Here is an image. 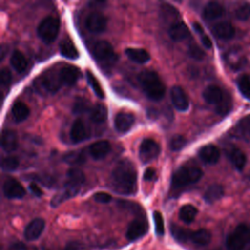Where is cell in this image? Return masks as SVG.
Here are the masks:
<instances>
[{"label":"cell","mask_w":250,"mask_h":250,"mask_svg":"<svg viewBox=\"0 0 250 250\" xmlns=\"http://www.w3.org/2000/svg\"><path fill=\"white\" fill-rule=\"evenodd\" d=\"M7 250H29V249H28V247L23 242L16 241V242L11 243L8 246Z\"/></svg>","instance_id":"f5cc1de1"},{"label":"cell","mask_w":250,"mask_h":250,"mask_svg":"<svg viewBox=\"0 0 250 250\" xmlns=\"http://www.w3.org/2000/svg\"><path fill=\"white\" fill-rule=\"evenodd\" d=\"M235 17L240 21H246L250 18V4L243 3L235 11Z\"/></svg>","instance_id":"7dc6e473"},{"label":"cell","mask_w":250,"mask_h":250,"mask_svg":"<svg viewBox=\"0 0 250 250\" xmlns=\"http://www.w3.org/2000/svg\"><path fill=\"white\" fill-rule=\"evenodd\" d=\"M3 192L7 198H22L25 195V189L16 179H7L3 185Z\"/></svg>","instance_id":"8fae6325"},{"label":"cell","mask_w":250,"mask_h":250,"mask_svg":"<svg viewBox=\"0 0 250 250\" xmlns=\"http://www.w3.org/2000/svg\"><path fill=\"white\" fill-rule=\"evenodd\" d=\"M86 79H87V82L88 84L90 85L91 89L93 90V92L96 94V96L100 99H104V89L103 87L101 86L100 82L98 81L97 77L90 71V70H87L86 71Z\"/></svg>","instance_id":"8d00e7d4"},{"label":"cell","mask_w":250,"mask_h":250,"mask_svg":"<svg viewBox=\"0 0 250 250\" xmlns=\"http://www.w3.org/2000/svg\"><path fill=\"white\" fill-rule=\"evenodd\" d=\"M107 20L104 15L100 12L90 13L85 19V26L89 32L94 34H100L106 28Z\"/></svg>","instance_id":"30bf717a"},{"label":"cell","mask_w":250,"mask_h":250,"mask_svg":"<svg viewBox=\"0 0 250 250\" xmlns=\"http://www.w3.org/2000/svg\"><path fill=\"white\" fill-rule=\"evenodd\" d=\"M198 155L203 162L207 164H215L220 159V150L214 145H206L199 149Z\"/></svg>","instance_id":"ac0fdd59"},{"label":"cell","mask_w":250,"mask_h":250,"mask_svg":"<svg viewBox=\"0 0 250 250\" xmlns=\"http://www.w3.org/2000/svg\"><path fill=\"white\" fill-rule=\"evenodd\" d=\"M69 137L74 144L80 143L88 137V131H87V128L85 127V124L82 121V119L78 118L72 123L71 128H70Z\"/></svg>","instance_id":"ffe728a7"},{"label":"cell","mask_w":250,"mask_h":250,"mask_svg":"<svg viewBox=\"0 0 250 250\" xmlns=\"http://www.w3.org/2000/svg\"><path fill=\"white\" fill-rule=\"evenodd\" d=\"M192 27L193 29L196 31V33L199 35L200 37V40H201V43L203 44V46L207 49H210L212 47V42H211V39L205 34L204 32V29L202 28V26L198 23V22H193L192 23Z\"/></svg>","instance_id":"7bdbcfd3"},{"label":"cell","mask_w":250,"mask_h":250,"mask_svg":"<svg viewBox=\"0 0 250 250\" xmlns=\"http://www.w3.org/2000/svg\"><path fill=\"white\" fill-rule=\"evenodd\" d=\"M5 46L4 45H2V47H1V60H3V58H4V56H5Z\"/></svg>","instance_id":"6f0895ef"},{"label":"cell","mask_w":250,"mask_h":250,"mask_svg":"<svg viewBox=\"0 0 250 250\" xmlns=\"http://www.w3.org/2000/svg\"><path fill=\"white\" fill-rule=\"evenodd\" d=\"M93 55L96 61L104 68L112 67L117 62V54L114 52L112 46L107 41H99L95 44Z\"/></svg>","instance_id":"277c9868"},{"label":"cell","mask_w":250,"mask_h":250,"mask_svg":"<svg viewBox=\"0 0 250 250\" xmlns=\"http://www.w3.org/2000/svg\"><path fill=\"white\" fill-rule=\"evenodd\" d=\"M118 205L120 207H122L125 210H130L131 212L135 213V214H143L142 211V207H140L137 203L135 202H131V201H126V200H119L118 201Z\"/></svg>","instance_id":"c3c4849f"},{"label":"cell","mask_w":250,"mask_h":250,"mask_svg":"<svg viewBox=\"0 0 250 250\" xmlns=\"http://www.w3.org/2000/svg\"><path fill=\"white\" fill-rule=\"evenodd\" d=\"M11 80H12L11 71L6 67L2 68L1 72H0V83H1V85L3 87L8 86L11 83Z\"/></svg>","instance_id":"f907efd6"},{"label":"cell","mask_w":250,"mask_h":250,"mask_svg":"<svg viewBox=\"0 0 250 250\" xmlns=\"http://www.w3.org/2000/svg\"><path fill=\"white\" fill-rule=\"evenodd\" d=\"M250 243V227L245 224L238 225L226 239L228 250H243Z\"/></svg>","instance_id":"5b68a950"},{"label":"cell","mask_w":250,"mask_h":250,"mask_svg":"<svg viewBox=\"0 0 250 250\" xmlns=\"http://www.w3.org/2000/svg\"><path fill=\"white\" fill-rule=\"evenodd\" d=\"M237 86L241 93L250 95V74H242L237 80Z\"/></svg>","instance_id":"f6af8a7d"},{"label":"cell","mask_w":250,"mask_h":250,"mask_svg":"<svg viewBox=\"0 0 250 250\" xmlns=\"http://www.w3.org/2000/svg\"><path fill=\"white\" fill-rule=\"evenodd\" d=\"M125 54L131 61L137 63H145L150 59L149 54L145 49L127 48L125 50Z\"/></svg>","instance_id":"4316f807"},{"label":"cell","mask_w":250,"mask_h":250,"mask_svg":"<svg viewBox=\"0 0 250 250\" xmlns=\"http://www.w3.org/2000/svg\"><path fill=\"white\" fill-rule=\"evenodd\" d=\"M197 215V209L191 204L183 205L179 211V218L186 224H190Z\"/></svg>","instance_id":"e575fe53"},{"label":"cell","mask_w":250,"mask_h":250,"mask_svg":"<svg viewBox=\"0 0 250 250\" xmlns=\"http://www.w3.org/2000/svg\"><path fill=\"white\" fill-rule=\"evenodd\" d=\"M38 81L40 86L49 93H56L62 86L60 70H47L38 77Z\"/></svg>","instance_id":"52a82bcc"},{"label":"cell","mask_w":250,"mask_h":250,"mask_svg":"<svg viewBox=\"0 0 250 250\" xmlns=\"http://www.w3.org/2000/svg\"><path fill=\"white\" fill-rule=\"evenodd\" d=\"M137 79L143 92L148 99L159 101L164 97L165 86L155 71L145 69L138 74Z\"/></svg>","instance_id":"7a4b0ae2"},{"label":"cell","mask_w":250,"mask_h":250,"mask_svg":"<svg viewBox=\"0 0 250 250\" xmlns=\"http://www.w3.org/2000/svg\"><path fill=\"white\" fill-rule=\"evenodd\" d=\"M187 139L182 135L174 136L169 142V147L173 151H178L183 149V147L187 145Z\"/></svg>","instance_id":"b9f144b4"},{"label":"cell","mask_w":250,"mask_h":250,"mask_svg":"<svg viewBox=\"0 0 250 250\" xmlns=\"http://www.w3.org/2000/svg\"><path fill=\"white\" fill-rule=\"evenodd\" d=\"M217 107V112L220 114H226L229 109H230V99L229 96L224 97L222 103L216 106Z\"/></svg>","instance_id":"681fc988"},{"label":"cell","mask_w":250,"mask_h":250,"mask_svg":"<svg viewBox=\"0 0 250 250\" xmlns=\"http://www.w3.org/2000/svg\"><path fill=\"white\" fill-rule=\"evenodd\" d=\"M171 100L174 106L180 111H186L188 109L189 102L186 92L180 86H174L170 92Z\"/></svg>","instance_id":"4fadbf2b"},{"label":"cell","mask_w":250,"mask_h":250,"mask_svg":"<svg viewBox=\"0 0 250 250\" xmlns=\"http://www.w3.org/2000/svg\"><path fill=\"white\" fill-rule=\"evenodd\" d=\"M110 183L112 189L122 195H132L137 191V170L129 159H121L112 170Z\"/></svg>","instance_id":"6da1fadb"},{"label":"cell","mask_w":250,"mask_h":250,"mask_svg":"<svg viewBox=\"0 0 250 250\" xmlns=\"http://www.w3.org/2000/svg\"><path fill=\"white\" fill-rule=\"evenodd\" d=\"M60 53L66 59L76 60L79 58V52L70 39H64L60 44Z\"/></svg>","instance_id":"484cf974"},{"label":"cell","mask_w":250,"mask_h":250,"mask_svg":"<svg viewBox=\"0 0 250 250\" xmlns=\"http://www.w3.org/2000/svg\"><path fill=\"white\" fill-rule=\"evenodd\" d=\"M84 182H85V176L81 170L77 168H71L67 171L66 182L64 184L65 186L79 190L81 186L84 184Z\"/></svg>","instance_id":"7402d4cb"},{"label":"cell","mask_w":250,"mask_h":250,"mask_svg":"<svg viewBox=\"0 0 250 250\" xmlns=\"http://www.w3.org/2000/svg\"><path fill=\"white\" fill-rule=\"evenodd\" d=\"M60 75L62 85L72 86L78 81L81 73L79 68L74 65H64L60 69Z\"/></svg>","instance_id":"9a60e30c"},{"label":"cell","mask_w":250,"mask_h":250,"mask_svg":"<svg viewBox=\"0 0 250 250\" xmlns=\"http://www.w3.org/2000/svg\"><path fill=\"white\" fill-rule=\"evenodd\" d=\"M28 188H29V190L35 195V196H37V197H40V196H42L43 195V191H42V189L39 188V186H37L35 183H31V184H29V186H28Z\"/></svg>","instance_id":"db71d44e"},{"label":"cell","mask_w":250,"mask_h":250,"mask_svg":"<svg viewBox=\"0 0 250 250\" xmlns=\"http://www.w3.org/2000/svg\"><path fill=\"white\" fill-rule=\"evenodd\" d=\"M188 55H189V57H191L192 59L197 60V61H201L205 57L204 51L197 44H194V43H192L188 46Z\"/></svg>","instance_id":"bcb514c9"},{"label":"cell","mask_w":250,"mask_h":250,"mask_svg":"<svg viewBox=\"0 0 250 250\" xmlns=\"http://www.w3.org/2000/svg\"><path fill=\"white\" fill-rule=\"evenodd\" d=\"M189 241L198 246H205L211 241V233L206 229H199L191 231Z\"/></svg>","instance_id":"83f0119b"},{"label":"cell","mask_w":250,"mask_h":250,"mask_svg":"<svg viewBox=\"0 0 250 250\" xmlns=\"http://www.w3.org/2000/svg\"><path fill=\"white\" fill-rule=\"evenodd\" d=\"M161 17L162 19L167 21H170V25L173 24L174 22L180 21V14L179 12L171 5L167 4V3H163L161 5Z\"/></svg>","instance_id":"1f68e13d"},{"label":"cell","mask_w":250,"mask_h":250,"mask_svg":"<svg viewBox=\"0 0 250 250\" xmlns=\"http://www.w3.org/2000/svg\"><path fill=\"white\" fill-rule=\"evenodd\" d=\"M224 7L217 2H209L203 9V17L208 21H213L221 18L224 14Z\"/></svg>","instance_id":"d4e9b609"},{"label":"cell","mask_w":250,"mask_h":250,"mask_svg":"<svg viewBox=\"0 0 250 250\" xmlns=\"http://www.w3.org/2000/svg\"><path fill=\"white\" fill-rule=\"evenodd\" d=\"M148 230V224L146 219L142 216L133 220L126 229V238L129 241H135L146 234Z\"/></svg>","instance_id":"ba28073f"},{"label":"cell","mask_w":250,"mask_h":250,"mask_svg":"<svg viewBox=\"0 0 250 250\" xmlns=\"http://www.w3.org/2000/svg\"><path fill=\"white\" fill-rule=\"evenodd\" d=\"M155 177V170L151 167H148L144 172V180L145 181H152Z\"/></svg>","instance_id":"11a10c76"},{"label":"cell","mask_w":250,"mask_h":250,"mask_svg":"<svg viewBox=\"0 0 250 250\" xmlns=\"http://www.w3.org/2000/svg\"><path fill=\"white\" fill-rule=\"evenodd\" d=\"M91 108L92 107L90 106V104L88 101H86L85 99H78L73 104L72 111L75 114H81L86 111H90Z\"/></svg>","instance_id":"ee69618b"},{"label":"cell","mask_w":250,"mask_h":250,"mask_svg":"<svg viewBox=\"0 0 250 250\" xmlns=\"http://www.w3.org/2000/svg\"><path fill=\"white\" fill-rule=\"evenodd\" d=\"M80 244L78 243V242H76V241H71V242H68L66 245H65V247H64V249L63 250H80Z\"/></svg>","instance_id":"9f6ffc18"},{"label":"cell","mask_w":250,"mask_h":250,"mask_svg":"<svg viewBox=\"0 0 250 250\" xmlns=\"http://www.w3.org/2000/svg\"><path fill=\"white\" fill-rule=\"evenodd\" d=\"M160 152L159 145L152 139H145L139 149V157L143 163L150 162L155 159Z\"/></svg>","instance_id":"9c48e42d"},{"label":"cell","mask_w":250,"mask_h":250,"mask_svg":"<svg viewBox=\"0 0 250 250\" xmlns=\"http://www.w3.org/2000/svg\"><path fill=\"white\" fill-rule=\"evenodd\" d=\"M19 164H20V161H19V158L17 156H7V157H4L2 159V169L6 172H12V171H15L18 167H19Z\"/></svg>","instance_id":"60d3db41"},{"label":"cell","mask_w":250,"mask_h":250,"mask_svg":"<svg viewBox=\"0 0 250 250\" xmlns=\"http://www.w3.org/2000/svg\"><path fill=\"white\" fill-rule=\"evenodd\" d=\"M202 96H203V99L205 100V102L217 106L222 103V101L225 97V94L223 93V91L220 87H218L216 85H210L204 89Z\"/></svg>","instance_id":"2e32d148"},{"label":"cell","mask_w":250,"mask_h":250,"mask_svg":"<svg viewBox=\"0 0 250 250\" xmlns=\"http://www.w3.org/2000/svg\"><path fill=\"white\" fill-rule=\"evenodd\" d=\"M227 61L229 63V65L233 68H239L244 64V58L242 55H239L237 50L230 51L227 55Z\"/></svg>","instance_id":"f35d334b"},{"label":"cell","mask_w":250,"mask_h":250,"mask_svg":"<svg viewBox=\"0 0 250 250\" xmlns=\"http://www.w3.org/2000/svg\"><path fill=\"white\" fill-rule=\"evenodd\" d=\"M60 30V21L52 16L44 18L38 27L37 35L44 43H52L58 36Z\"/></svg>","instance_id":"8992f818"},{"label":"cell","mask_w":250,"mask_h":250,"mask_svg":"<svg viewBox=\"0 0 250 250\" xmlns=\"http://www.w3.org/2000/svg\"><path fill=\"white\" fill-rule=\"evenodd\" d=\"M203 175L200 168L196 166H182L172 176L171 188L179 190L187 186L197 183Z\"/></svg>","instance_id":"3957f363"},{"label":"cell","mask_w":250,"mask_h":250,"mask_svg":"<svg viewBox=\"0 0 250 250\" xmlns=\"http://www.w3.org/2000/svg\"><path fill=\"white\" fill-rule=\"evenodd\" d=\"M153 218V223H154V229H155V234L159 237L164 235L165 232V228H164V220L159 211H154L152 214Z\"/></svg>","instance_id":"ab89813d"},{"label":"cell","mask_w":250,"mask_h":250,"mask_svg":"<svg viewBox=\"0 0 250 250\" xmlns=\"http://www.w3.org/2000/svg\"><path fill=\"white\" fill-rule=\"evenodd\" d=\"M110 149H111L110 144L107 141L103 140V141H98L92 144L89 146V153L92 156V158H94L95 160H100L104 158L107 155V153L110 151Z\"/></svg>","instance_id":"d6986e66"},{"label":"cell","mask_w":250,"mask_h":250,"mask_svg":"<svg viewBox=\"0 0 250 250\" xmlns=\"http://www.w3.org/2000/svg\"><path fill=\"white\" fill-rule=\"evenodd\" d=\"M45 229V221L41 218H35L30 221L23 230V236L26 240L31 241L39 238Z\"/></svg>","instance_id":"7c38bea8"},{"label":"cell","mask_w":250,"mask_h":250,"mask_svg":"<svg viewBox=\"0 0 250 250\" xmlns=\"http://www.w3.org/2000/svg\"><path fill=\"white\" fill-rule=\"evenodd\" d=\"M212 31L214 35L220 39L228 40L234 36L235 30L232 24L229 21H221L217 24H215L212 28Z\"/></svg>","instance_id":"603a6c76"},{"label":"cell","mask_w":250,"mask_h":250,"mask_svg":"<svg viewBox=\"0 0 250 250\" xmlns=\"http://www.w3.org/2000/svg\"><path fill=\"white\" fill-rule=\"evenodd\" d=\"M170 231L172 236L180 243H185L189 241L191 230L188 229H185L183 227H180L174 223L170 225Z\"/></svg>","instance_id":"f1b7e54d"},{"label":"cell","mask_w":250,"mask_h":250,"mask_svg":"<svg viewBox=\"0 0 250 250\" xmlns=\"http://www.w3.org/2000/svg\"><path fill=\"white\" fill-rule=\"evenodd\" d=\"M229 159L230 161L232 162V164L235 166L236 169L238 170H241L245 163H246V155L244 154V152L237 148V147H233L229 150Z\"/></svg>","instance_id":"d590c367"},{"label":"cell","mask_w":250,"mask_h":250,"mask_svg":"<svg viewBox=\"0 0 250 250\" xmlns=\"http://www.w3.org/2000/svg\"><path fill=\"white\" fill-rule=\"evenodd\" d=\"M135 116L130 112H118L114 118V127L118 132H127L134 124Z\"/></svg>","instance_id":"e0dca14e"},{"label":"cell","mask_w":250,"mask_h":250,"mask_svg":"<svg viewBox=\"0 0 250 250\" xmlns=\"http://www.w3.org/2000/svg\"><path fill=\"white\" fill-rule=\"evenodd\" d=\"M10 62H11L13 68L17 72H20V73L23 72L27 67V61H26L24 55L19 50H16L13 52L11 59H10Z\"/></svg>","instance_id":"f546056e"},{"label":"cell","mask_w":250,"mask_h":250,"mask_svg":"<svg viewBox=\"0 0 250 250\" xmlns=\"http://www.w3.org/2000/svg\"><path fill=\"white\" fill-rule=\"evenodd\" d=\"M18 135L14 130H4L1 137V146L7 152H12L18 148Z\"/></svg>","instance_id":"44dd1931"},{"label":"cell","mask_w":250,"mask_h":250,"mask_svg":"<svg viewBox=\"0 0 250 250\" xmlns=\"http://www.w3.org/2000/svg\"><path fill=\"white\" fill-rule=\"evenodd\" d=\"M94 199L99 202V203H108L111 201L112 197L109 193L107 192H103V191H100V192H96L94 194Z\"/></svg>","instance_id":"816d5d0a"},{"label":"cell","mask_w":250,"mask_h":250,"mask_svg":"<svg viewBox=\"0 0 250 250\" xmlns=\"http://www.w3.org/2000/svg\"><path fill=\"white\" fill-rule=\"evenodd\" d=\"M63 161L69 165H80L86 161V155L83 150L67 152L63 156Z\"/></svg>","instance_id":"74e56055"},{"label":"cell","mask_w":250,"mask_h":250,"mask_svg":"<svg viewBox=\"0 0 250 250\" xmlns=\"http://www.w3.org/2000/svg\"><path fill=\"white\" fill-rule=\"evenodd\" d=\"M224 195V188L220 185H212L210 186L204 193V200L207 203H213L219 200Z\"/></svg>","instance_id":"836d02e7"},{"label":"cell","mask_w":250,"mask_h":250,"mask_svg":"<svg viewBox=\"0 0 250 250\" xmlns=\"http://www.w3.org/2000/svg\"><path fill=\"white\" fill-rule=\"evenodd\" d=\"M168 35L173 41L180 42L189 36V30L184 21H178L169 25Z\"/></svg>","instance_id":"5bb4252c"},{"label":"cell","mask_w":250,"mask_h":250,"mask_svg":"<svg viewBox=\"0 0 250 250\" xmlns=\"http://www.w3.org/2000/svg\"><path fill=\"white\" fill-rule=\"evenodd\" d=\"M12 115L17 122L25 120L29 115L28 106L22 102H17L12 106Z\"/></svg>","instance_id":"4dcf8cb0"},{"label":"cell","mask_w":250,"mask_h":250,"mask_svg":"<svg viewBox=\"0 0 250 250\" xmlns=\"http://www.w3.org/2000/svg\"><path fill=\"white\" fill-rule=\"evenodd\" d=\"M231 135L237 139H242L245 141L250 140V115L237 122L231 131Z\"/></svg>","instance_id":"cb8c5ba5"},{"label":"cell","mask_w":250,"mask_h":250,"mask_svg":"<svg viewBox=\"0 0 250 250\" xmlns=\"http://www.w3.org/2000/svg\"><path fill=\"white\" fill-rule=\"evenodd\" d=\"M90 117L96 123L104 122L107 117V108L103 104H96L90 110Z\"/></svg>","instance_id":"d6a6232c"}]
</instances>
